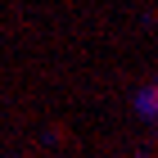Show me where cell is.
Returning a JSON list of instances; mask_svg holds the SVG:
<instances>
[{"label": "cell", "mask_w": 158, "mask_h": 158, "mask_svg": "<svg viewBox=\"0 0 158 158\" xmlns=\"http://www.w3.org/2000/svg\"><path fill=\"white\" fill-rule=\"evenodd\" d=\"M140 113H149V118H158V86H149V90H140Z\"/></svg>", "instance_id": "6da1fadb"}]
</instances>
